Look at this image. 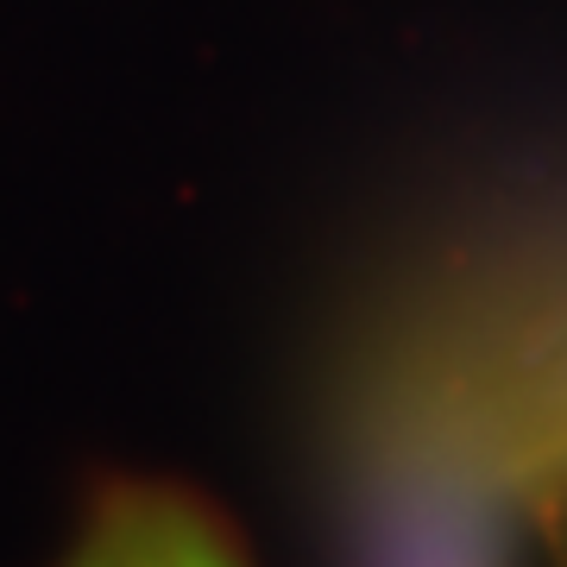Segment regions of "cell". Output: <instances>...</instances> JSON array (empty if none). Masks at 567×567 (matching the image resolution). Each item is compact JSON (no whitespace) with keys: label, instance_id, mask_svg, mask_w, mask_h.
Listing matches in <instances>:
<instances>
[{"label":"cell","instance_id":"cell-1","mask_svg":"<svg viewBox=\"0 0 567 567\" xmlns=\"http://www.w3.org/2000/svg\"><path fill=\"white\" fill-rule=\"evenodd\" d=\"M58 567H246L221 517L183 486L121 480L107 486Z\"/></svg>","mask_w":567,"mask_h":567},{"label":"cell","instance_id":"cell-2","mask_svg":"<svg viewBox=\"0 0 567 567\" xmlns=\"http://www.w3.org/2000/svg\"><path fill=\"white\" fill-rule=\"evenodd\" d=\"M517 466L536 486L567 492V353L543 372V385L529 391L524 429H517Z\"/></svg>","mask_w":567,"mask_h":567},{"label":"cell","instance_id":"cell-3","mask_svg":"<svg viewBox=\"0 0 567 567\" xmlns=\"http://www.w3.org/2000/svg\"><path fill=\"white\" fill-rule=\"evenodd\" d=\"M398 567H505V561H498V543H492L486 517H473V511H442V517H429V524L410 536Z\"/></svg>","mask_w":567,"mask_h":567}]
</instances>
